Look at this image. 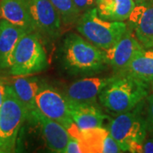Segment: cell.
<instances>
[{
    "mask_svg": "<svg viewBox=\"0 0 153 153\" xmlns=\"http://www.w3.org/2000/svg\"><path fill=\"white\" fill-rule=\"evenodd\" d=\"M65 153H84L80 142L76 138L71 136L66 145Z\"/></svg>",
    "mask_w": 153,
    "mask_h": 153,
    "instance_id": "22",
    "label": "cell"
},
{
    "mask_svg": "<svg viewBox=\"0 0 153 153\" xmlns=\"http://www.w3.org/2000/svg\"><path fill=\"white\" fill-rule=\"evenodd\" d=\"M152 90H153V84H152Z\"/></svg>",
    "mask_w": 153,
    "mask_h": 153,
    "instance_id": "28",
    "label": "cell"
},
{
    "mask_svg": "<svg viewBox=\"0 0 153 153\" xmlns=\"http://www.w3.org/2000/svg\"><path fill=\"white\" fill-rule=\"evenodd\" d=\"M109 134L107 128L101 127L88 130H80L76 139L80 142L84 152L102 153L103 144Z\"/></svg>",
    "mask_w": 153,
    "mask_h": 153,
    "instance_id": "19",
    "label": "cell"
},
{
    "mask_svg": "<svg viewBox=\"0 0 153 153\" xmlns=\"http://www.w3.org/2000/svg\"><path fill=\"white\" fill-rule=\"evenodd\" d=\"M134 0H98L97 13L100 16L111 22H125L135 7Z\"/></svg>",
    "mask_w": 153,
    "mask_h": 153,
    "instance_id": "17",
    "label": "cell"
},
{
    "mask_svg": "<svg viewBox=\"0 0 153 153\" xmlns=\"http://www.w3.org/2000/svg\"><path fill=\"white\" fill-rule=\"evenodd\" d=\"M26 33L23 28L0 19V69H10L17 43Z\"/></svg>",
    "mask_w": 153,
    "mask_h": 153,
    "instance_id": "15",
    "label": "cell"
},
{
    "mask_svg": "<svg viewBox=\"0 0 153 153\" xmlns=\"http://www.w3.org/2000/svg\"><path fill=\"white\" fill-rule=\"evenodd\" d=\"M35 101L41 113L64 126L71 136L76 137L80 129L71 118L69 100L66 95L46 88L39 90Z\"/></svg>",
    "mask_w": 153,
    "mask_h": 153,
    "instance_id": "7",
    "label": "cell"
},
{
    "mask_svg": "<svg viewBox=\"0 0 153 153\" xmlns=\"http://www.w3.org/2000/svg\"><path fill=\"white\" fill-rule=\"evenodd\" d=\"M48 67L47 55L38 35L26 33L17 43L12 55L10 72L14 76H28Z\"/></svg>",
    "mask_w": 153,
    "mask_h": 153,
    "instance_id": "5",
    "label": "cell"
},
{
    "mask_svg": "<svg viewBox=\"0 0 153 153\" xmlns=\"http://www.w3.org/2000/svg\"><path fill=\"white\" fill-rule=\"evenodd\" d=\"M128 27L145 48L153 47V0L137 3L128 17Z\"/></svg>",
    "mask_w": 153,
    "mask_h": 153,
    "instance_id": "10",
    "label": "cell"
},
{
    "mask_svg": "<svg viewBox=\"0 0 153 153\" xmlns=\"http://www.w3.org/2000/svg\"><path fill=\"white\" fill-rule=\"evenodd\" d=\"M34 33L55 39L61 33V20L50 0H30Z\"/></svg>",
    "mask_w": 153,
    "mask_h": 153,
    "instance_id": "8",
    "label": "cell"
},
{
    "mask_svg": "<svg viewBox=\"0 0 153 153\" xmlns=\"http://www.w3.org/2000/svg\"><path fill=\"white\" fill-rule=\"evenodd\" d=\"M142 152L153 153V140H148L146 143H143Z\"/></svg>",
    "mask_w": 153,
    "mask_h": 153,
    "instance_id": "25",
    "label": "cell"
},
{
    "mask_svg": "<svg viewBox=\"0 0 153 153\" xmlns=\"http://www.w3.org/2000/svg\"><path fill=\"white\" fill-rule=\"evenodd\" d=\"M62 54L66 67L74 73L97 72L106 65L103 50L75 33L64 39Z\"/></svg>",
    "mask_w": 153,
    "mask_h": 153,
    "instance_id": "2",
    "label": "cell"
},
{
    "mask_svg": "<svg viewBox=\"0 0 153 153\" xmlns=\"http://www.w3.org/2000/svg\"><path fill=\"white\" fill-rule=\"evenodd\" d=\"M0 16L27 33H34L30 0H0Z\"/></svg>",
    "mask_w": 153,
    "mask_h": 153,
    "instance_id": "13",
    "label": "cell"
},
{
    "mask_svg": "<svg viewBox=\"0 0 153 153\" xmlns=\"http://www.w3.org/2000/svg\"><path fill=\"white\" fill-rule=\"evenodd\" d=\"M76 31L88 42L105 50L112 47L125 33L124 22H111L100 16L96 8L85 11L76 22Z\"/></svg>",
    "mask_w": 153,
    "mask_h": 153,
    "instance_id": "3",
    "label": "cell"
},
{
    "mask_svg": "<svg viewBox=\"0 0 153 153\" xmlns=\"http://www.w3.org/2000/svg\"><path fill=\"white\" fill-rule=\"evenodd\" d=\"M69 105L71 118L80 130L101 128L107 118L95 103H79L69 100Z\"/></svg>",
    "mask_w": 153,
    "mask_h": 153,
    "instance_id": "14",
    "label": "cell"
},
{
    "mask_svg": "<svg viewBox=\"0 0 153 153\" xmlns=\"http://www.w3.org/2000/svg\"><path fill=\"white\" fill-rule=\"evenodd\" d=\"M80 13L88 10L94 4V0H73Z\"/></svg>",
    "mask_w": 153,
    "mask_h": 153,
    "instance_id": "24",
    "label": "cell"
},
{
    "mask_svg": "<svg viewBox=\"0 0 153 153\" xmlns=\"http://www.w3.org/2000/svg\"><path fill=\"white\" fill-rule=\"evenodd\" d=\"M28 116H31L40 125L47 146L54 152L65 153L66 145L71 137L66 128L44 116L38 109L34 110Z\"/></svg>",
    "mask_w": 153,
    "mask_h": 153,
    "instance_id": "12",
    "label": "cell"
},
{
    "mask_svg": "<svg viewBox=\"0 0 153 153\" xmlns=\"http://www.w3.org/2000/svg\"><path fill=\"white\" fill-rule=\"evenodd\" d=\"M148 94V83L134 76H116L99 95L101 105L119 114L135 108Z\"/></svg>",
    "mask_w": 153,
    "mask_h": 153,
    "instance_id": "1",
    "label": "cell"
},
{
    "mask_svg": "<svg viewBox=\"0 0 153 153\" xmlns=\"http://www.w3.org/2000/svg\"><path fill=\"white\" fill-rule=\"evenodd\" d=\"M147 126L148 128L153 131V94L148 97L147 109Z\"/></svg>",
    "mask_w": 153,
    "mask_h": 153,
    "instance_id": "23",
    "label": "cell"
},
{
    "mask_svg": "<svg viewBox=\"0 0 153 153\" xmlns=\"http://www.w3.org/2000/svg\"><path fill=\"white\" fill-rule=\"evenodd\" d=\"M10 86L27 111V116L34 110L38 109L35 100L40 88L36 79L26 76H16Z\"/></svg>",
    "mask_w": 153,
    "mask_h": 153,
    "instance_id": "18",
    "label": "cell"
},
{
    "mask_svg": "<svg viewBox=\"0 0 153 153\" xmlns=\"http://www.w3.org/2000/svg\"><path fill=\"white\" fill-rule=\"evenodd\" d=\"M116 76L111 77L90 76L79 79L67 88L66 96L71 101L79 103H95L101 91Z\"/></svg>",
    "mask_w": 153,
    "mask_h": 153,
    "instance_id": "11",
    "label": "cell"
},
{
    "mask_svg": "<svg viewBox=\"0 0 153 153\" xmlns=\"http://www.w3.org/2000/svg\"><path fill=\"white\" fill-rule=\"evenodd\" d=\"M50 2L58 12L62 24L65 26L76 23L81 16V13L73 0H50Z\"/></svg>",
    "mask_w": 153,
    "mask_h": 153,
    "instance_id": "20",
    "label": "cell"
},
{
    "mask_svg": "<svg viewBox=\"0 0 153 153\" xmlns=\"http://www.w3.org/2000/svg\"><path fill=\"white\" fill-rule=\"evenodd\" d=\"M6 86L2 82H0V107L2 105V103L4 101V94H5Z\"/></svg>",
    "mask_w": 153,
    "mask_h": 153,
    "instance_id": "26",
    "label": "cell"
},
{
    "mask_svg": "<svg viewBox=\"0 0 153 153\" xmlns=\"http://www.w3.org/2000/svg\"><path fill=\"white\" fill-rule=\"evenodd\" d=\"M27 116V111L11 88L6 85L0 107V153L13 152L19 129Z\"/></svg>",
    "mask_w": 153,
    "mask_h": 153,
    "instance_id": "6",
    "label": "cell"
},
{
    "mask_svg": "<svg viewBox=\"0 0 153 153\" xmlns=\"http://www.w3.org/2000/svg\"><path fill=\"white\" fill-rule=\"evenodd\" d=\"M140 105L131 111L122 112L110 122L108 131L123 152H142L146 136L147 122L140 115Z\"/></svg>",
    "mask_w": 153,
    "mask_h": 153,
    "instance_id": "4",
    "label": "cell"
},
{
    "mask_svg": "<svg viewBox=\"0 0 153 153\" xmlns=\"http://www.w3.org/2000/svg\"><path fill=\"white\" fill-rule=\"evenodd\" d=\"M122 74L153 84V48H145L132 60Z\"/></svg>",
    "mask_w": 153,
    "mask_h": 153,
    "instance_id": "16",
    "label": "cell"
},
{
    "mask_svg": "<svg viewBox=\"0 0 153 153\" xmlns=\"http://www.w3.org/2000/svg\"><path fill=\"white\" fill-rule=\"evenodd\" d=\"M142 1H145V0H134V2H135V3H140V2H142Z\"/></svg>",
    "mask_w": 153,
    "mask_h": 153,
    "instance_id": "27",
    "label": "cell"
},
{
    "mask_svg": "<svg viewBox=\"0 0 153 153\" xmlns=\"http://www.w3.org/2000/svg\"><path fill=\"white\" fill-rule=\"evenodd\" d=\"M124 152L123 150L122 149L119 144L117 142L114 140V138L111 134H108L105 140L104 144H103V148H102V153H119Z\"/></svg>",
    "mask_w": 153,
    "mask_h": 153,
    "instance_id": "21",
    "label": "cell"
},
{
    "mask_svg": "<svg viewBox=\"0 0 153 153\" xmlns=\"http://www.w3.org/2000/svg\"><path fill=\"white\" fill-rule=\"evenodd\" d=\"M144 49L145 47L128 26L127 31L120 39L110 49L103 50V53L106 64L112 66L116 71H123Z\"/></svg>",
    "mask_w": 153,
    "mask_h": 153,
    "instance_id": "9",
    "label": "cell"
},
{
    "mask_svg": "<svg viewBox=\"0 0 153 153\" xmlns=\"http://www.w3.org/2000/svg\"><path fill=\"white\" fill-rule=\"evenodd\" d=\"M152 48H153V47H152Z\"/></svg>",
    "mask_w": 153,
    "mask_h": 153,
    "instance_id": "29",
    "label": "cell"
}]
</instances>
